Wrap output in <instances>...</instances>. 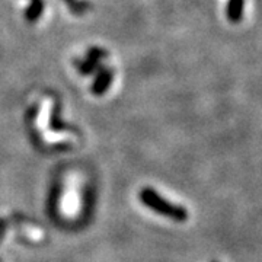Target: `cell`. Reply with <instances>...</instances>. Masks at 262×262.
Returning <instances> with one entry per match:
<instances>
[{
    "mask_svg": "<svg viewBox=\"0 0 262 262\" xmlns=\"http://www.w3.org/2000/svg\"><path fill=\"white\" fill-rule=\"evenodd\" d=\"M106 56V51H103L101 48H91L88 51V56L84 58L82 63H77L79 66V72L82 75H92L96 72L98 66H99V61L101 58Z\"/></svg>",
    "mask_w": 262,
    "mask_h": 262,
    "instance_id": "1",
    "label": "cell"
},
{
    "mask_svg": "<svg viewBox=\"0 0 262 262\" xmlns=\"http://www.w3.org/2000/svg\"><path fill=\"white\" fill-rule=\"evenodd\" d=\"M111 82H113V72L110 69L99 67V73L95 79L92 92L95 95H103L106 92V89L111 86Z\"/></svg>",
    "mask_w": 262,
    "mask_h": 262,
    "instance_id": "2",
    "label": "cell"
},
{
    "mask_svg": "<svg viewBox=\"0 0 262 262\" xmlns=\"http://www.w3.org/2000/svg\"><path fill=\"white\" fill-rule=\"evenodd\" d=\"M42 10H44V2L42 0H31V5L27 9L25 16L29 22H35L42 15Z\"/></svg>",
    "mask_w": 262,
    "mask_h": 262,
    "instance_id": "3",
    "label": "cell"
},
{
    "mask_svg": "<svg viewBox=\"0 0 262 262\" xmlns=\"http://www.w3.org/2000/svg\"><path fill=\"white\" fill-rule=\"evenodd\" d=\"M229 10H230L232 18H239V15H241V0H232Z\"/></svg>",
    "mask_w": 262,
    "mask_h": 262,
    "instance_id": "4",
    "label": "cell"
},
{
    "mask_svg": "<svg viewBox=\"0 0 262 262\" xmlns=\"http://www.w3.org/2000/svg\"><path fill=\"white\" fill-rule=\"evenodd\" d=\"M67 3H69V6L72 8L73 10H77V12H80V10L83 9L84 6V3H77V0H66Z\"/></svg>",
    "mask_w": 262,
    "mask_h": 262,
    "instance_id": "5",
    "label": "cell"
}]
</instances>
